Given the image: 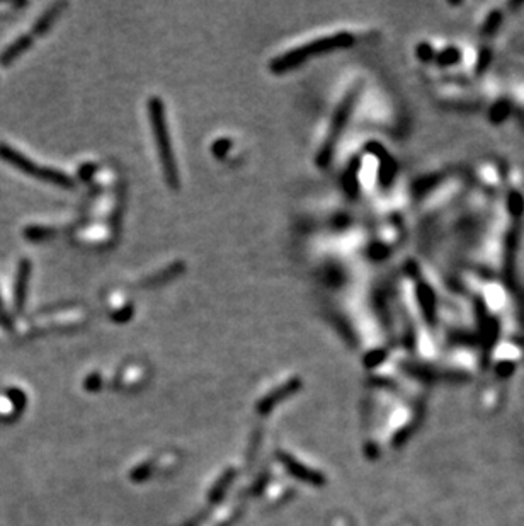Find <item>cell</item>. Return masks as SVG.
<instances>
[{
	"label": "cell",
	"mask_w": 524,
	"mask_h": 526,
	"mask_svg": "<svg viewBox=\"0 0 524 526\" xmlns=\"http://www.w3.org/2000/svg\"><path fill=\"white\" fill-rule=\"evenodd\" d=\"M0 310H2V300H0Z\"/></svg>",
	"instance_id": "7"
},
{
	"label": "cell",
	"mask_w": 524,
	"mask_h": 526,
	"mask_svg": "<svg viewBox=\"0 0 524 526\" xmlns=\"http://www.w3.org/2000/svg\"><path fill=\"white\" fill-rule=\"evenodd\" d=\"M149 118L152 123L155 133V141H157L158 157L162 162V171H164L165 181L172 189H179L181 179H179V171L176 165V159L172 153V144H170L169 126H167V116L164 102L158 97L149 99Z\"/></svg>",
	"instance_id": "1"
},
{
	"label": "cell",
	"mask_w": 524,
	"mask_h": 526,
	"mask_svg": "<svg viewBox=\"0 0 524 526\" xmlns=\"http://www.w3.org/2000/svg\"><path fill=\"white\" fill-rule=\"evenodd\" d=\"M356 96H357V90L349 92L347 97L343 101V104H340L339 109H337V113L333 114L331 132H329L327 138H325V144L322 145L319 155H317V164H319L320 167H325V165L329 164V160H331L333 147H336V141H337V138H339L340 130L344 128V123L345 120H347L349 113H351V108H352V104H354Z\"/></svg>",
	"instance_id": "4"
},
{
	"label": "cell",
	"mask_w": 524,
	"mask_h": 526,
	"mask_svg": "<svg viewBox=\"0 0 524 526\" xmlns=\"http://www.w3.org/2000/svg\"><path fill=\"white\" fill-rule=\"evenodd\" d=\"M354 43V38L347 33H339L333 34V36L320 38L315 41L308 43V45L298 46V48L288 51V53L281 55L276 60L271 62V70L274 74H283L286 70H291L293 67L300 65L305 60H308L310 57L317 53H324V51L336 50V48H344V46H351Z\"/></svg>",
	"instance_id": "2"
},
{
	"label": "cell",
	"mask_w": 524,
	"mask_h": 526,
	"mask_svg": "<svg viewBox=\"0 0 524 526\" xmlns=\"http://www.w3.org/2000/svg\"><path fill=\"white\" fill-rule=\"evenodd\" d=\"M0 157H2L4 160L9 162L11 165L18 167L19 171L31 174V176L46 181V183L63 186V188H71V186H74V181H71L67 174H63L62 171H57V169L38 167L33 160H29L26 155H22L21 152L11 148L9 145H6V144H0Z\"/></svg>",
	"instance_id": "3"
},
{
	"label": "cell",
	"mask_w": 524,
	"mask_h": 526,
	"mask_svg": "<svg viewBox=\"0 0 524 526\" xmlns=\"http://www.w3.org/2000/svg\"><path fill=\"white\" fill-rule=\"evenodd\" d=\"M31 278V261L22 259L18 268V278H15V290H14V305L18 310L24 307V300H26L27 284Z\"/></svg>",
	"instance_id": "5"
},
{
	"label": "cell",
	"mask_w": 524,
	"mask_h": 526,
	"mask_svg": "<svg viewBox=\"0 0 524 526\" xmlns=\"http://www.w3.org/2000/svg\"><path fill=\"white\" fill-rule=\"evenodd\" d=\"M31 43H33V36L19 38L18 41L14 43V45H11L9 48H7L2 55H0V63H4V65H9V63L12 60H15V58H18L24 50L29 48Z\"/></svg>",
	"instance_id": "6"
}]
</instances>
